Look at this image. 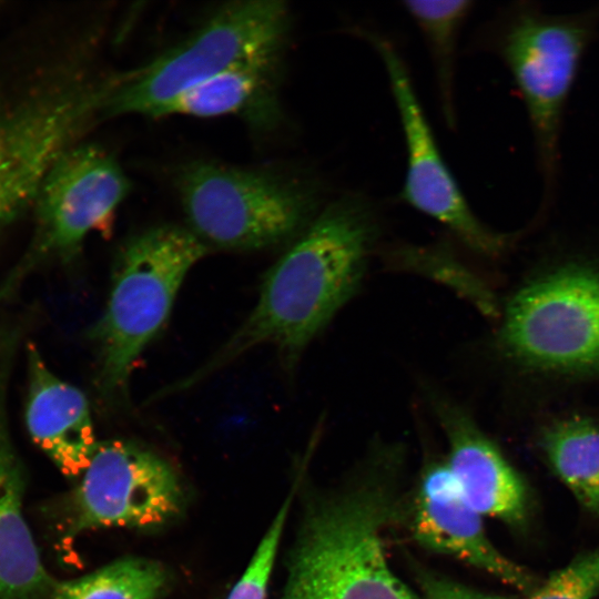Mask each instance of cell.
Returning <instances> with one entry per match:
<instances>
[{
  "label": "cell",
  "mask_w": 599,
  "mask_h": 599,
  "mask_svg": "<svg viewBox=\"0 0 599 599\" xmlns=\"http://www.w3.org/2000/svg\"><path fill=\"white\" fill-rule=\"evenodd\" d=\"M370 204L359 195L326 203L266 272L257 302L237 331L199 369L165 388L184 390L258 345L294 367L311 342L358 292L377 237Z\"/></svg>",
  "instance_id": "1"
},
{
  "label": "cell",
  "mask_w": 599,
  "mask_h": 599,
  "mask_svg": "<svg viewBox=\"0 0 599 599\" xmlns=\"http://www.w3.org/2000/svg\"><path fill=\"white\" fill-rule=\"evenodd\" d=\"M209 248L189 227L173 224L141 231L120 247L105 308L90 331L103 399L126 397L139 357L167 321L186 274Z\"/></svg>",
  "instance_id": "2"
},
{
  "label": "cell",
  "mask_w": 599,
  "mask_h": 599,
  "mask_svg": "<svg viewBox=\"0 0 599 599\" xmlns=\"http://www.w3.org/2000/svg\"><path fill=\"white\" fill-rule=\"evenodd\" d=\"M175 185L189 229L209 247L261 250L293 242L326 204L306 171L191 161Z\"/></svg>",
  "instance_id": "3"
},
{
  "label": "cell",
  "mask_w": 599,
  "mask_h": 599,
  "mask_svg": "<svg viewBox=\"0 0 599 599\" xmlns=\"http://www.w3.org/2000/svg\"><path fill=\"white\" fill-rule=\"evenodd\" d=\"M382 488L366 484L311 509L282 599H419L387 562L382 535L395 505Z\"/></svg>",
  "instance_id": "4"
},
{
  "label": "cell",
  "mask_w": 599,
  "mask_h": 599,
  "mask_svg": "<svg viewBox=\"0 0 599 599\" xmlns=\"http://www.w3.org/2000/svg\"><path fill=\"white\" fill-rule=\"evenodd\" d=\"M291 21L280 0L224 4L151 62L114 77L102 115L158 118L182 93L236 65L284 58Z\"/></svg>",
  "instance_id": "5"
},
{
  "label": "cell",
  "mask_w": 599,
  "mask_h": 599,
  "mask_svg": "<svg viewBox=\"0 0 599 599\" xmlns=\"http://www.w3.org/2000/svg\"><path fill=\"white\" fill-rule=\"evenodd\" d=\"M497 342L529 370L599 374V265L568 262L522 284L504 308Z\"/></svg>",
  "instance_id": "6"
},
{
  "label": "cell",
  "mask_w": 599,
  "mask_h": 599,
  "mask_svg": "<svg viewBox=\"0 0 599 599\" xmlns=\"http://www.w3.org/2000/svg\"><path fill=\"white\" fill-rule=\"evenodd\" d=\"M105 83L65 73L0 108V229L34 204L55 161L102 114Z\"/></svg>",
  "instance_id": "7"
},
{
  "label": "cell",
  "mask_w": 599,
  "mask_h": 599,
  "mask_svg": "<svg viewBox=\"0 0 599 599\" xmlns=\"http://www.w3.org/2000/svg\"><path fill=\"white\" fill-rule=\"evenodd\" d=\"M593 26L591 13L555 17L521 9L501 37V55L525 101L547 183L556 170L564 108Z\"/></svg>",
  "instance_id": "8"
},
{
  "label": "cell",
  "mask_w": 599,
  "mask_h": 599,
  "mask_svg": "<svg viewBox=\"0 0 599 599\" xmlns=\"http://www.w3.org/2000/svg\"><path fill=\"white\" fill-rule=\"evenodd\" d=\"M130 181L111 153L94 144H74L48 172L35 206V230L6 290L43 258L70 261L93 231L104 230L128 196Z\"/></svg>",
  "instance_id": "9"
},
{
  "label": "cell",
  "mask_w": 599,
  "mask_h": 599,
  "mask_svg": "<svg viewBox=\"0 0 599 599\" xmlns=\"http://www.w3.org/2000/svg\"><path fill=\"white\" fill-rule=\"evenodd\" d=\"M182 487L163 458L124 440L98 443L68 499L65 537L99 528H150L181 510Z\"/></svg>",
  "instance_id": "10"
},
{
  "label": "cell",
  "mask_w": 599,
  "mask_h": 599,
  "mask_svg": "<svg viewBox=\"0 0 599 599\" xmlns=\"http://www.w3.org/2000/svg\"><path fill=\"white\" fill-rule=\"evenodd\" d=\"M364 35L385 67L403 126L407 170L402 200L441 223L474 252L500 254L508 238L487 227L470 209L439 151L402 57L387 39L369 32Z\"/></svg>",
  "instance_id": "11"
},
{
  "label": "cell",
  "mask_w": 599,
  "mask_h": 599,
  "mask_svg": "<svg viewBox=\"0 0 599 599\" xmlns=\"http://www.w3.org/2000/svg\"><path fill=\"white\" fill-rule=\"evenodd\" d=\"M426 398L447 439L446 464L466 501L481 517L524 526L528 494L518 471L455 399L429 387Z\"/></svg>",
  "instance_id": "12"
},
{
  "label": "cell",
  "mask_w": 599,
  "mask_h": 599,
  "mask_svg": "<svg viewBox=\"0 0 599 599\" xmlns=\"http://www.w3.org/2000/svg\"><path fill=\"white\" fill-rule=\"evenodd\" d=\"M413 534L422 546L455 557L521 591L531 593L540 583L493 545L481 516L461 495L446 461H433L424 469L414 504Z\"/></svg>",
  "instance_id": "13"
},
{
  "label": "cell",
  "mask_w": 599,
  "mask_h": 599,
  "mask_svg": "<svg viewBox=\"0 0 599 599\" xmlns=\"http://www.w3.org/2000/svg\"><path fill=\"white\" fill-rule=\"evenodd\" d=\"M16 338L0 341V599H50L48 573L23 512L26 473L8 415Z\"/></svg>",
  "instance_id": "14"
},
{
  "label": "cell",
  "mask_w": 599,
  "mask_h": 599,
  "mask_svg": "<svg viewBox=\"0 0 599 599\" xmlns=\"http://www.w3.org/2000/svg\"><path fill=\"white\" fill-rule=\"evenodd\" d=\"M26 355L28 433L61 473L80 477L98 446L88 399L49 368L33 344Z\"/></svg>",
  "instance_id": "15"
},
{
  "label": "cell",
  "mask_w": 599,
  "mask_h": 599,
  "mask_svg": "<svg viewBox=\"0 0 599 599\" xmlns=\"http://www.w3.org/2000/svg\"><path fill=\"white\" fill-rule=\"evenodd\" d=\"M283 58L236 65L182 93L158 116H237L254 130L271 131L282 120L280 75Z\"/></svg>",
  "instance_id": "16"
},
{
  "label": "cell",
  "mask_w": 599,
  "mask_h": 599,
  "mask_svg": "<svg viewBox=\"0 0 599 599\" xmlns=\"http://www.w3.org/2000/svg\"><path fill=\"white\" fill-rule=\"evenodd\" d=\"M538 446L577 501L599 515V425L583 415L555 418L540 429Z\"/></svg>",
  "instance_id": "17"
},
{
  "label": "cell",
  "mask_w": 599,
  "mask_h": 599,
  "mask_svg": "<svg viewBox=\"0 0 599 599\" xmlns=\"http://www.w3.org/2000/svg\"><path fill=\"white\" fill-rule=\"evenodd\" d=\"M167 585V572L159 562L125 558L79 578L55 581L50 599H161Z\"/></svg>",
  "instance_id": "18"
},
{
  "label": "cell",
  "mask_w": 599,
  "mask_h": 599,
  "mask_svg": "<svg viewBox=\"0 0 599 599\" xmlns=\"http://www.w3.org/2000/svg\"><path fill=\"white\" fill-rule=\"evenodd\" d=\"M405 10L420 29L434 61L444 115L449 125L455 124L454 73L457 40L473 2L405 1Z\"/></svg>",
  "instance_id": "19"
},
{
  "label": "cell",
  "mask_w": 599,
  "mask_h": 599,
  "mask_svg": "<svg viewBox=\"0 0 599 599\" xmlns=\"http://www.w3.org/2000/svg\"><path fill=\"white\" fill-rule=\"evenodd\" d=\"M599 592V546L554 571L528 599H593Z\"/></svg>",
  "instance_id": "20"
},
{
  "label": "cell",
  "mask_w": 599,
  "mask_h": 599,
  "mask_svg": "<svg viewBox=\"0 0 599 599\" xmlns=\"http://www.w3.org/2000/svg\"><path fill=\"white\" fill-rule=\"evenodd\" d=\"M291 502L292 494L276 514L227 599H265Z\"/></svg>",
  "instance_id": "21"
},
{
  "label": "cell",
  "mask_w": 599,
  "mask_h": 599,
  "mask_svg": "<svg viewBox=\"0 0 599 599\" xmlns=\"http://www.w3.org/2000/svg\"><path fill=\"white\" fill-rule=\"evenodd\" d=\"M420 585L424 599H507L433 575H423Z\"/></svg>",
  "instance_id": "22"
}]
</instances>
